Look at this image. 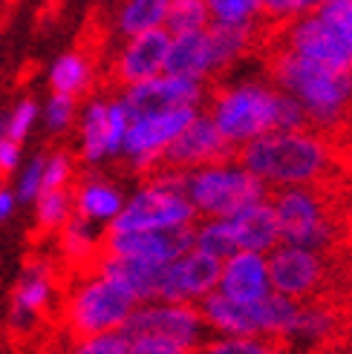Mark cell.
<instances>
[{"label":"cell","instance_id":"obj_35","mask_svg":"<svg viewBox=\"0 0 352 354\" xmlns=\"http://www.w3.org/2000/svg\"><path fill=\"white\" fill-rule=\"evenodd\" d=\"M326 0H263V21H266V29H280L318 12Z\"/></svg>","mask_w":352,"mask_h":354},{"label":"cell","instance_id":"obj_14","mask_svg":"<svg viewBox=\"0 0 352 354\" xmlns=\"http://www.w3.org/2000/svg\"><path fill=\"white\" fill-rule=\"evenodd\" d=\"M64 271L55 259L35 257L26 262V268L12 291V328H29L41 320L44 314L58 306L64 288Z\"/></svg>","mask_w":352,"mask_h":354},{"label":"cell","instance_id":"obj_10","mask_svg":"<svg viewBox=\"0 0 352 354\" xmlns=\"http://www.w3.org/2000/svg\"><path fill=\"white\" fill-rule=\"evenodd\" d=\"M200 110H170V113H150V115H133L125 133L118 162H125L130 173L139 179L162 167V158L173 138L185 130V124Z\"/></svg>","mask_w":352,"mask_h":354},{"label":"cell","instance_id":"obj_43","mask_svg":"<svg viewBox=\"0 0 352 354\" xmlns=\"http://www.w3.org/2000/svg\"><path fill=\"white\" fill-rule=\"evenodd\" d=\"M15 202H17V196H15V193H12V190H6V187H0V219L12 216Z\"/></svg>","mask_w":352,"mask_h":354},{"label":"cell","instance_id":"obj_31","mask_svg":"<svg viewBox=\"0 0 352 354\" xmlns=\"http://www.w3.org/2000/svg\"><path fill=\"white\" fill-rule=\"evenodd\" d=\"M297 306L301 303H292V299L280 297V294H269L266 299L257 303V314H260V337H269V340H280L286 343L292 326H294V317H297Z\"/></svg>","mask_w":352,"mask_h":354},{"label":"cell","instance_id":"obj_29","mask_svg":"<svg viewBox=\"0 0 352 354\" xmlns=\"http://www.w3.org/2000/svg\"><path fill=\"white\" fill-rule=\"evenodd\" d=\"M191 248L211 259H225L237 251V242L231 234L228 219H197L191 227Z\"/></svg>","mask_w":352,"mask_h":354},{"label":"cell","instance_id":"obj_8","mask_svg":"<svg viewBox=\"0 0 352 354\" xmlns=\"http://www.w3.org/2000/svg\"><path fill=\"white\" fill-rule=\"evenodd\" d=\"M269 202L277 216L280 242L312 248L321 254H329V248L338 242V216L324 187L274 190L269 193Z\"/></svg>","mask_w":352,"mask_h":354},{"label":"cell","instance_id":"obj_33","mask_svg":"<svg viewBox=\"0 0 352 354\" xmlns=\"http://www.w3.org/2000/svg\"><path fill=\"white\" fill-rule=\"evenodd\" d=\"M197 354H294L286 343L269 337H214L208 334Z\"/></svg>","mask_w":352,"mask_h":354},{"label":"cell","instance_id":"obj_18","mask_svg":"<svg viewBox=\"0 0 352 354\" xmlns=\"http://www.w3.org/2000/svg\"><path fill=\"white\" fill-rule=\"evenodd\" d=\"M191 251V231H104L101 254L168 265Z\"/></svg>","mask_w":352,"mask_h":354},{"label":"cell","instance_id":"obj_37","mask_svg":"<svg viewBox=\"0 0 352 354\" xmlns=\"http://www.w3.org/2000/svg\"><path fill=\"white\" fill-rule=\"evenodd\" d=\"M78 101L76 98H69V95H58V93H52L49 101H46V107H44V121H46V130L49 133H55V136H64L76 127V121H78Z\"/></svg>","mask_w":352,"mask_h":354},{"label":"cell","instance_id":"obj_13","mask_svg":"<svg viewBox=\"0 0 352 354\" xmlns=\"http://www.w3.org/2000/svg\"><path fill=\"white\" fill-rule=\"evenodd\" d=\"M269 277L274 294L292 303H309V299H318L329 286V257L312 248L280 242L269 254Z\"/></svg>","mask_w":352,"mask_h":354},{"label":"cell","instance_id":"obj_42","mask_svg":"<svg viewBox=\"0 0 352 354\" xmlns=\"http://www.w3.org/2000/svg\"><path fill=\"white\" fill-rule=\"evenodd\" d=\"M17 162H21V145H15V141L3 136L0 138V179L9 176L17 167Z\"/></svg>","mask_w":352,"mask_h":354},{"label":"cell","instance_id":"obj_4","mask_svg":"<svg viewBox=\"0 0 352 354\" xmlns=\"http://www.w3.org/2000/svg\"><path fill=\"white\" fill-rule=\"evenodd\" d=\"M64 279L67 282L58 297V320L69 340L121 334L139 306L125 286H118L96 265L78 274H67Z\"/></svg>","mask_w":352,"mask_h":354},{"label":"cell","instance_id":"obj_24","mask_svg":"<svg viewBox=\"0 0 352 354\" xmlns=\"http://www.w3.org/2000/svg\"><path fill=\"white\" fill-rule=\"evenodd\" d=\"M228 222H231L237 251L272 254L280 245V227H277V216L272 210L269 196L249 205V207H243L234 216H228Z\"/></svg>","mask_w":352,"mask_h":354},{"label":"cell","instance_id":"obj_6","mask_svg":"<svg viewBox=\"0 0 352 354\" xmlns=\"http://www.w3.org/2000/svg\"><path fill=\"white\" fill-rule=\"evenodd\" d=\"M197 210L185 196L179 173L153 170L142 176L107 231H191Z\"/></svg>","mask_w":352,"mask_h":354},{"label":"cell","instance_id":"obj_26","mask_svg":"<svg viewBox=\"0 0 352 354\" xmlns=\"http://www.w3.org/2000/svg\"><path fill=\"white\" fill-rule=\"evenodd\" d=\"M49 86L52 93L69 95V98H87L98 86V64L93 49H69L49 66Z\"/></svg>","mask_w":352,"mask_h":354},{"label":"cell","instance_id":"obj_1","mask_svg":"<svg viewBox=\"0 0 352 354\" xmlns=\"http://www.w3.org/2000/svg\"><path fill=\"white\" fill-rule=\"evenodd\" d=\"M202 113L211 118V124L234 153L266 133L309 127L297 101L280 93L266 75L222 78L211 84Z\"/></svg>","mask_w":352,"mask_h":354},{"label":"cell","instance_id":"obj_21","mask_svg":"<svg viewBox=\"0 0 352 354\" xmlns=\"http://www.w3.org/2000/svg\"><path fill=\"white\" fill-rule=\"evenodd\" d=\"M127 193L118 182H113L110 176H101V173H84L73 182V210L76 216L93 222L98 227H107L113 225V219L121 214L125 207Z\"/></svg>","mask_w":352,"mask_h":354},{"label":"cell","instance_id":"obj_12","mask_svg":"<svg viewBox=\"0 0 352 354\" xmlns=\"http://www.w3.org/2000/svg\"><path fill=\"white\" fill-rule=\"evenodd\" d=\"M168 44L170 35L165 29H153L145 35L116 41L113 52L107 55V66H104V90L121 93L162 75L168 61Z\"/></svg>","mask_w":352,"mask_h":354},{"label":"cell","instance_id":"obj_5","mask_svg":"<svg viewBox=\"0 0 352 354\" xmlns=\"http://www.w3.org/2000/svg\"><path fill=\"white\" fill-rule=\"evenodd\" d=\"M272 44L303 61L352 73V0H326L318 12L272 29Z\"/></svg>","mask_w":352,"mask_h":354},{"label":"cell","instance_id":"obj_27","mask_svg":"<svg viewBox=\"0 0 352 354\" xmlns=\"http://www.w3.org/2000/svg\"><path fill=\"white\" fill-rule=\"evenodd\" d=\"M168 0H116L110 15V35L116 41L145 35L153 29H165Z\"/></svg>","mask_w":352,"mask_h":354},{"label":"cell","instance_id":"obj_40","mask_svg":"<svg viewBox=\"0 0 352 354\" xmlns=\"http://www.w3.org/2000/svg\"><path fill=\"white\" fill-rule=\"evenodd\" d=\"M44 165H46V156H35L29 167L24 170L21 176V187H17V196L24 202H35L38 199V193L44 187Z\"/></svg>","mask_w":352,"mask_h":354},{"label":"cell","instance_id":"obj_11","mask_svg":"<svg viewBox=\"0 0 352 354\" xmlns=\"http://www.w3.org/2000/svg\"><path fill=\"white\" fill-rule=\"evenodd\" d=\"M125 337H159L173 346H179L188 354H197L205 343L208 328L202 323V314L197 306H179V303H142L136 306L130 320L121 328Z\"/></svg>","mask_w":352,"mask_h":354},{"label":"cell","instance_id":"obj_9","mask_svg":"<svg viewBox=\"0 0 352 354\" xmlns=\"http://www.w3.org/2000/svg\"><path fill=\"white\" fill-rule=\"evenodd\" d=\"M130 113L125 110L118 93H93L78 110V158L87 167H98L104 162H118Z\"/></svg>","mask_w":352,"mask_h":354},{"label":"cell","instance_id":"obj_23","mask_svg":"<svg viewBox=\"0 0 352 354\" xmlns=\"http://www.w3.org/2000/svg\"><path fill=\"white\" fill-rule=\"evenodd\" d=\"M208 334L214 337H260V314L254 306H240L222 294H208L197 306Z\"/></svg>","mask_w":352,"mask_h":354},{"label":"cell","instance_id":"obj_30","mask_svg":"<svg viewBox=\"0 0 352 354\" xmlns=\"http://www.w3.org/2000/svg\"><path fill=\"white\" fill-rule=\"evenodd\" d=\"M76 216L73 210V187L69 190H44L35 199V231L41 236L58 234Z\"/></svg>","mask_w":352,"mask_h":354},{"label":"cell","instance_id":"obj_22","mask_svg":"<svg viewBox=\"0 0 352 354\" xmlns=\"http://www.w3.org/2000/svg\"><path fill=\"white\" fill-rule=\"evenodd\" d=\"M341 331V311L338 306L326 303L324 297L309 299L297 306V317L286 346L289 348H324L338 337Z\"/></svg>","mask_w":352,"mask_h":354},{"label":"cell","instance_id":"obj_17","mask_svg":"<svg viewBox=\"0 0 352 354\" xmlns=\"http://www.w3.org/2000/svg\"><path fill=\"white\" fill-rule=\"evenodd\" d=\"M228 156H237V153L225 145V138L217 133L211 118L200 110L185 124V130L173 138V145L168 147L159 170H170V173L185 176V173L200 170L205 165L222 162V158H228Z\"/></svg>","mask_w":352,"mask_h":354},{"label":"cell","instance_id":"obj_39","mask_svg":"<svg viewBox=\"0 0 352 354\" xmlns=\"http://www.w3.org/2000/svg\"><path fill=\"white\" fill-rule=\"evenodd\" d=\"M38 121V104H35L32 98L21 101L17 107L12 110V115L6 118V138L15 141V145H21V141L29 136L32 124Z\"/></svg>","mask_w":352,"mask_h":354},{"label":"cell","instance_id":"obj_36","mask_svg":"<svg viewBox=\"0 0 352 354\" xmlns=\"http://www.w3.org/2000/svg\"><path fill=\"white\" fill-rule=\"evenodd\" d=\"M78 179V162L69 150H55L46 156L44 165V190H69L73 182Z\"/></svg>","mask_w":352,"mask_h":354},{"label":"cell","instance_id":"obj_15","mask_svg":"<svg viewBox=\"0 0 352 354\" xmlns=\"http://www.w3.org/2000/svg\"><path fill=\"white\" fill-rule=\"evenodd\" d=\"M118 98L130 113V118L150 113H170V110H202L208 98V86L162 73L145 84L130 86V90H121Z\"/></svg>","mask_w":352,"mask_h":354},{"label":"cell","instance_id":"obj_32","mask_svg":"<svg viewBox=\"0 0 352 354\" xmlns=\"http://www.w3.org/2000/svg\"><path fill=\"white\" fill-rule=\"evenodd\" d=\"M211 24L237 29H266L263 0H205Z\"/></svg>","mask_w":352,"mask_h":354},{"label":"cell","instance_id":"obj_38","mask_svg":"<svg viewBox=\"0 0 352 354\" xmlns=\"http://www.w3.org/2000/svg\"><path fill=\"white\" fill-rule=\"evenodd\" d=\"M125 334H96V337L69 340L64 354H125Z\"/></svg>","mask_w":352,"mask_h":354},{"label":"cell","instance_id":"obj_34","mask_svg":"<svg viewBox=\"0 0 352 354\" xmlns=\"http://www.w3.org/2000/svg\"><path fill=\"white\" fill-rule=\"evenodd\" d=\"M211 26V15L205 0H168L165 32L170 35H191Z\"/></svg>","mask_w":352,"mask_h":354},{"label":"cell","instance_id":"obj_3","mask_svg":"<svg viewBox=\"0 0 352 354\" xmlns=\"http://www.w3.org/2000/svg\"><path fill=\"white\" fill-rule=\"evenodd\" d=\"M266 78L297 101L312 130L335 136L352 121V73L303 61L283 46H266Z\"/></svg>","mask_w":352,"mask_h":354},{"label":"cell","instance_id":"obj_44","mask_svg":"<svg viewBox=\"0 0 352 354\" xmlns=\"http://www.w3.org/2000/svg\"><path fill=\"white\" fill-rule=\"evenodd\" d=\"M44 3H46V9H58L61 0H44Z\"/></svg>","mask_w":352,"mask_h":354},{"label":"cell","instance_id":"obj_20","mask_svg":"<svg viewBox=\"0 0 352 354\" xmlns=\"http://www.w3.org/2000/svg\"><path fill=\"white\" fill-rule=\"evenodd\" d=\"M165 75L197 81L205 86L220 81L217 55H214V44H211L208 29L191 32V35H173L170 44H168Z\"/></svg>","mask_w":352,"mask_h":354},{"label":"cell","instance_id":"obj_7","mask_svg":"<svg viewBox=\"0 0 352 354\" xmlns=\"http://www.w3.org/2000/svg\"><path fill=\"white\" fill-rule=\"evenodd\" d=\"M182 185L197 219H228L269 196V190L240 165L237 156L185 173Z\"/></svg>","mask_w":352,"mask_h":354},{"label":"cell","instance_id":"obj_16","mask_svg":"<svg viewBox=\"0 0 352 354\" xmlns=\"http://www.w3.org/2000/svg\"><path fill=\"white\" fill-rule=\"evenodd\" d=\"M220 259H211L200 251H185L168 262L159 277V303H179V306H200L208 294L217 291Z\"/></svg>","mask_w":352,"mask_h":354},{"label":"cell","instance_id":"obj_19","mask_svg":"<svg viewBox=\"0 0 352 354\" xmlns=\"http://www.w3.org/2000/svg\"><path fill=\"white\" fill-rule=\"evenodd\" d=\"M217 294L240 306H254L272 294V277H269V254L254 251H234L220 262L217 277Z\"/></svg>","mask_w":352,"mask_h":354},{"label":"cell","instance_id":"obj_41","mask_svg":"<svg viewBox=\"0 0 352 354\" xmlns=\"http://www.w3.org/2000/svg\"><path fill=\"white\" fill-rule=\"evenodd\" d=\"M125 354H188L179 346H173L159 337H125Z\"/></svg>","mask_w":352,"mask_h":354},{"label":"cell","instance_id":"obj_25","mask_svg":"<svg viewBox=\"0 0 352 354\" xmlns=\"http://www.w3.org/2000/svg\"><path fill=\"white\" fill-rule=\"evenodd\" d=\"M58 239V265L64 274H78L93 268L96 259L101 257V239L104 231L98 225L87 222L81 216H73L61 231L55 234Z\"/></svg>","mask_w":352,"mask_h":354},{"label":"cell","instance_id":"obj_2","mask_svg":"<svg viewBox=\"0 0 352 354\" xmlns=\"http://www.w3.org/2000/svg\"><path fill=\"white\" fill-rule=\"evenodd\" d=\"M237 158L269 193L286 187H326L341 165L335 138L312 127L266 133L245 145Z\"/></svg>","mask_w":352,"mask_h":354},{"label":"cell","instance_id":"obj_28","mask_svg":"<svg viewBox=\"0 0 352 354\" xmlns=\"http://www.w3.org/2000/svg\"><path fill=\"white\" fill-rule=\"evenodd\" d=\"M208 35H211V44H214L220 81L263 46V29H237V26L211 24Z\"/></svg>","mask_w":352,"mask_h":354}]
</instances>
